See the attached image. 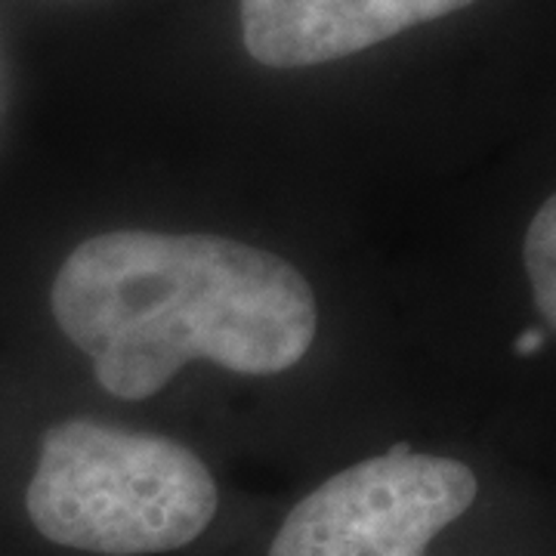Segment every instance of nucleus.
<instances>
[{
  "mask_svg": "<svg viewBox=\"0 0 556 556\" xmlns=\"http://www.w3.org/2000/svg\"><path fill=\"white\" fill-rule=\"evenodd\" d=\"M62 334L118 399H149L182 365L281 375L313 346V288L244 241L121 229L80 241L50 291Z\"/></svg>",
  "mask_w": 556,
  "mask_h": 556,
  "instance_id": "obj_1",
  "label": "nucleus"
},
{
  "mask_svg": "<svg viewBox=\"0 0 556 556\" xmlns=\"http://www.w3.org/2000/svg\"><path fill=\"white\" fill-rule=\"evenodd\" d=\"M217 501L192 448L97 420L50 427L25 492L40 535L102 556L179 551L211 526Z\"/></svg>",
  "mask_w": 556,
  "mask_h": 556,
  "instance_id": "obj_2",
  "label": "nucleus"
},
{
  "mask_svg": "<svg viewBox=\"0 0 556 556\" xmlns=\"http://www.w3.org/2000/svg\"><path fill=\"white\" fill-rule=\"evenodd\" d=\"M477 495L479 479L467 464L396 442L303 497L281 522L269 556H424Z\"/></svg>",
  "mask_w": 556,
  "mask_h": 556,
  "instance_id": "obj_3",
  "label": "nucleus"
},
{
  "mask_svg": "<svg viewBox=\"0 0 556 556\" xmlns=\"http://www.w3.org/2000/svg\"><path fill=\"white\" fill-rule=\"evenodd\" d=\"M477 0H239L248 53L269 68L343 60Z\"/></svg>",
  "mask_w": 556,
  "mask_h": 556,
  "instance_id": "obj_4",
  "label": "nucleus"
},
{
  "mask_svg": "<svg viewBox=\"0 0 556 556\" xmlns=\"http://www.w3.org/2000/svg\"><path fill=\"white\" fill-rule=\"evenodd\" d=\"M522 263L538 313L556 331V192L538 207L526 229Z\"/></svg>",
  "mask_w": 556,
  "mask_h": 556,
  "instance_id": "obj_5",
  "label": "nucleus"
},
{
  "mask_svg": "<svg viewBox=\"0 0 556 556\" xmlns=\"http://www.w3.org/2000/svg\"><path fill=\"white\" fill-rule=\"evenodd\" d=\"M538 346H541V334H538V331H526V334L519 338L517 353H522V356H526V353H535Z\"/></svg>",
  "mask_w": 556,
  "mask_h": 556,
  "instance_id": "obj_6",
  "label": "nucleus"
}]
</instances>
